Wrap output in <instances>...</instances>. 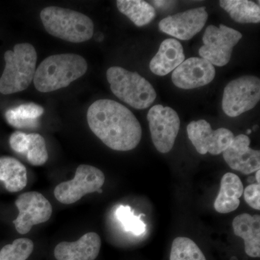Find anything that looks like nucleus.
I'll return each instance as SVG.
<instances>
[{
	"mask_svg": "<svg viewBox=\"0 0 260 260\" xmlns=\"http://www.w3.org/2000/svg\"><path fill=\"white\" fill-rule=\"evenodd\" d=\"M89 127L112 150L129 151L139 144L142 128L133 112L122 104L101 99L93 103L87 112Z\"/></svg>",
	"mask_w": 260,
	"mask_h": 260,
	"instance_id": "f257e3e1",
	"label": "nucleus"
},
{
	"mask_svg": "<svg viewBox=\"0 0 260 260\" xmlns=\"http://www.w3.org/2000/svg\"><path fill=\"white\" fill-rule=\"evenodd\" d=\"M88 63L83 56L75 54H54L42 61L36 70L34 86L42 93H49L66 88L83 77Z\"/></svg>",
	"mask_w": 260,
	"mask_h": 260,
	"instance_id": "f03ea898",
	"label": "nucleus"
},
{
	"mask_svg": "<svg viewBox=\"0 0 260 260\" xmlns=\"http://www.w3.org/2000/svg\"><path fill=\"white\" fill-rule=\"evenodd\" d=\"M5 68L0 78V93L9 95L26 90L37 70V53L28 43L18 44L5 53Z\"/></svg>",
	"mask_w": 260,
	"mask_h": 260,
	"instance_id": "7ed1b4c3",
	"label": "nucleus"
},
{
	"mask_svg": "<svg viewBox=\"0 0 260 260\" xmlns=\"http://www.w3.org/2000/svg\"><path fill=\"white\" fill-rule=\"evenodd\" d=\"M40 18L50 35L66 42L83 43L93 37V21L79 12L59 7H48L42 10Z\"/></svg>",
	"mask_w": 260,
	"mask_h": 260,
	"instance_id": "20e7f679",
	"label": "nucleus"
},
{
	"mask_svg": "<svg viewBox=\"0 0 260 260\" xmlns=\"http://www.w3.org/2000/svg\"><path fill=\"white\" fill-rule=\"evenodd\" d=\"M107 78L112 93L135 109H147L156 99L153 85L136 72L112 67L107 70Z\"/></svg>",
	"mask_w": 260,
	"mask_h": 260,
	"instance_id": "39448f33",
	"label": "nucleus"
},
{
	"mask_svg": "<svg viewBox=\"0 0 260 260\" xmlns=\"http://www.w3.org/2000/svg\"><path fill=\"white\" fill-rule=\"evenodd\" d=\"M260 99V80L252 75H246L228 83L224 89L222 109L230 117L251 110Z\"/></svg>",
	"mask_w": 260,
	"mask_h": 260,
	"instance_id": "423d86ee",
	"label": "nucleus"
},
{
	"mask_svg": "<svg viewBox=\"0 0 260 260\" xmlns=\"http://www.w3.org/2000/svg\"><path fill=\"white\" fill-rule=\"evenodd\" d=\"M242 38L240 32L223 24L219 27L209 25L203 35L204 45L200 48V56L213 65L225 66L230 61L233 49Z\"/></svg>",
	"mask_w": 260,
	"mask_h": 260,
	"instance_id": "0eeeda50",
	"label": "nucleus"
},
{
	"mask_svg": "<svg viewBox=\"0 0 260 260\" xmlns=\"http://www.w3.org/2000/svg\"><path fill=\"white\" fill-rule=\"evenodd\" d=\"M104 182L105 175L100 169L93 166L80 165L74 179L58 184L54 194L59 203L73 204L89 193H102Z\"/></svg>",
	"mask_w": 260,
	"mask_h": 260,
	"instance_id": "6e6552de",
	"label": "nucleus"
},
{
	"mask_svg": "<svg viewBox=\"0 0 260 260\" xmlns=\"http://www.w3.org/2000/svg\"><path fill=\"white\" fill-rule=\"evenodd\" d=\"M147 119L155 148L160 153H169L174 147L180 128L177 112L171 107L155 105L149 110Z\"/></svg>",
	"mask_w": 260,
	"mask_h": 260,
	"instance_id": "1a4fd4ad",
	"label": "nucleus"
},
{
	"mask_svg": "<svg viewBox=\"0 0 260 260\" xmlns=\"http://www.w3.org/2000/svg\"><path fill=\"white\" fill-rule=\"evenodd\" d=\"M15 205L19 213L13 223L20 234H28L34 225L48 221L52 214V206L49 200L37 191L19 195Z\"/></svg>",
	"mask_w": 260,
	"mask_h": 260,
	"instance_id": "9d476101",
	"label": "nucleus"
},
{
	"mask_svg": "<svg viewBox=\"0 0 260 260\" xmlns=\"http://www.w3.org/2000/svg\"><path fill=\"white\" fill-rule=\"evenodd\" d=\"M187 134L197 151L202 155L223 153L234 138L231 130L225 128L213 130L205 119L191 121L187 125Z\"/></svg>",
	"mask_w": 260,
	"mask_h": 260,
	"instance_id": "9b49d317",
	"label": "nucleus"
},
{
	"mask_svg": "<svg viewBox=\"0 0 260 260\" xmlns=\"http://www.w3.org/2000/svg\"><path fill=\"white\" fill-rule=\"evenodd\" d=\"M208 18L206 8L201 7L169 15L160 20L158 27L160 31L173 37L189 40L204 28Z\"/></svg>",
	"mask_w": 260,
	"mask_h": 260,
	"instance_id": "f8f14e48",
	"label": "nucleus"
},
{
	"mask_svg": "<svg viewBox=\"0 0 260 260\" xmlns=\"http://www.w3.org/2000/svg\"><path fill=\"white\" fill-rule=\"evenodd\" d=\"M215 77V69L211 63L201 57H191L174 70L172 79L178 88L191 90L208 85Z\"/></svg>",
	"mask_w": 260,
	"mask_h": 260,
	"instance_id": "ddd939ff",
	"label": "nucleus"
},
{
	"mask_svg": "<svg viewBox=\"0 0 260 260\" xmlns=\"http://www.w3.org/2000/svg\"><path fill=\"white\" fill-rule=\"evenodd\" d=\"M250 139L245 135L234 137L232 143L223 153V158L233 170L250 174L259 170V150L251 149Z\"/></svg>",
	"mask_w": 260,
	"mask_h": 260,
	"instance_id": "4468645a",
	"label": "nucleus"
},
{
	"mask_svg": "<svg viewBox=\"0 0 260 260\" xmlns=\"http://www.w3.org/2000/svg\"><path fill=\"white\" fill-rule=\"evenodd\" d=\"M102 240L96 233H87L76 242H62L54 249L57 260H95L99 256Z\"/></svg>",
	"mask_w": 260,
	"mask_h": 260,
	"instance_id": "2eb2a0df",
	"label": "nucleus"
},
{
	"mask_svg": "<svg viewBox=\"0 0 260 260\" xmlns=\"http://www.w3.org/2000/svg\"><path fill=\"white\" fill-rule=\"evenodd\" d=\"M185 60L181 43L175 39H167L160 44L157 54L150 62L153 74L165 76L174 71Z\"/></svg>",
	"mask_w": 260,
	"mask_h": 260,
	"instance_id": "dca6fc26",
	"label": "nucleus"
},
{
	"mask_svg": "<svg viewBox=\"0 0 260 260\" xmlns=\"http://www.w3.org/2000/svg\"><path fill=\"white\" fill-rule=\"evenodd\" d=\"M235 235L244 239L245 251L251 257L260 256V216L243 213L233 220Z\"/></svg>",
	"mask_w": 260,
	"mask_h": 260,
	"instance_id": "f3484780",
	"label": "nucleus"
},
{
	"mask_svg": "<svg viewBox=\"0 0 260 260\" xmlns=\"http://www.w3.org/2000/svg\"><path fill=\"white\" fill-rule=\"evenodd\" d=\"M244 192L240 178L233 173H226L222 177L220 189L214 203V208L219 213H229L237 209Z\"/></svg>",
	"mask_w": 260,
	"mask_h": 260,
	"instance_id": "a211bd4d",
	"label": "nucleus"
},
{
	"mask_svg": "<svg viewBox=\"0 0 260 260\" xmlns=\"http://www.w3.org/2000/svg\"><path fill=\"white\" fill-rule=\"evenodd\" d=\"M0 181L10 192H18L27 185V170L25 166L16 158L0 157Z\"/></svg>",
	"mask_w": 260,
	"mask_h": 260,
	"instance_id": "6ab92c4d",
	"label": "nucleus"
},
{
	"mask_svg": "<svg viewBox=\"0 0 260 260\" xmlns=\"http://www.w3.org/2000/svg\"><path fill=\"white\" fill-rule=\"evenodd\" d=\"M44 108L35 103H27L8 109L6 120L18 129H34L39 126V118L44 114Z\"/></svg>",
	"mask_w": 260,
	"mask_h": 260,
	"instance_id": "aec40b11",
	"label": "nucleus"
},
{
	"mask_svg": "<svg viewBox=\"0 0 260 260\" xmlns=\"http://www.w3.org/2000/svg\"><path fill=\"white\" fill-rule=\"evenodd\" d=\"M220 5L237 23H259L260 8L254 2L248 0H221Z\"/></svg>",
	"mask_w": 260,
	"mask_h": 260,
	"instance_id": "412c9836",
	"label": "nucleus"
},
{
	"mask_svg": "<svg viewBox=\"0 0 260 260\" xmlns=\"http://www.w3.org/2000/svg\"><path fill=\"white\" fill-rule=\"evenodd\" d=\"M116 6L138 27L148 25L155 17L153 7L142 0H118Z\"/></svg>",
	"mask_w": 260,
	"mask_h": 260,
	"instance_id": "4be33fe9",
	"label": "nucleus"
},
{
	"mask_svg": "<svg viewBox=\"0 0 260 260\" xmlns=\"http://www.w3.org/2000/svg\"><path fill=\"white\" fill-rule=\"evenodd\" d=\"M170 260H206V258L194 241L180 237L172 243Z\"/></svg>",
	"mask_w": 260,
	"mask_h": 260,
	"instance_id": "5701e85b",
	"label": "nucleus"
},
{
	"mask_svg": "<svg viewBox=\"0 0 260 260\" xmlns=\"http://www.w3.org/2000/svg\"><path fill=\"white\" fill-rule=\"evenodd\" d=\"M25 158L32 166H42L47 161L49 155L46 141L38 133L28 134V143L25 153Z\"/></svg>",
	"mask_w": 260,
	"mask_h": 260,
	"instance_id": "b1692460",
	"label": "nucleus"
},
{
	"mask_svg": "<svg viewBox=\"0 0 260 260\" xmlns=\"http://www.w3.org/2000/svg\"><path fill=\"white\" fill-rule=\"evenodd\" d=\"M144 214L135 215L134 210L128 205H120L116 210V216L124 230L126 232H131L135 236H140L146 231V225L142 220L141 217Z\"/></svg>",
	"mask_w": 260,
	"mask_h": 260,
	"instance_id": "393cba45",
	"label": "nucleus"
},
{
	"mask_svg": "<svg viewBox=\"0 0 260 260\" xmlns=\"http://www.w3.org/2000/svg\"><path fill=\"white\" fill-rule=\"evenodd\" d=\"M34 244L26 238L18 239L0 251V260H26L34 251Z\"/></svg>",
	"mask_w": 260,
	"mask_h": 260,
	"instance_id": "a878e982",
	"label": "nucleus"
},
{
	"mask_svg": "<svg viewBox=\"0 0 260 260\" xmlns=\"http://www.w3.org/2000/svg\"><path fill=\"white\" fill-rule=\"evenodd\" d=\"M9 143L13 151L20 155H25L28 143V134L21 131H15L10 135Z\"/></svg>",
	"mask_w": 260,
	"mask_h": 260,
	"instance_id": "bb28decb",
	"label": "nucleus"
},
{
	"mask_svg": "<svg viewBox=\"0 0 260 260\" xmlns=\"http://www.w3.org/2000/svg\"><path fill=\"white\" fill-rule=\"evenodd\" d=\"M244 200L249 206L254 209L260 210V186L251 184L244 189Z\"/></svg>",
	"mask_w": 260,
	"mask_h": 260,
	"instance_id": "cd10ccee",
	"label": "nucleus"
},
{
	"mask_svg": "<svg viewBox=\"0 0 260 260\" xmlns=\"http://www.w3.org/2000/svg\"><path fill=\"white\" fill-rule=\"evenodd\" d=\"M173 2L169 1H153V4L157 7V8H166V7L172 5Z\"/></svg>",
	"mask_w": 260,
	"mask_h": 260,
	"instance_id": "c85d7f7f",
	"label": "nucleus"
},
{
	"mask_svg": "<svg viewBox=\"0 0 260 260\" xmlns=\"http://www.w3.org/2000/svg\"><path fill=\"white\" fill-rule=\"evenodd\" d=\"M260 171L258 170L256 172V180L257 181V184H259L260 178H259Z\"/></svg>",
	"mask_w": 260,
	"mask_h": 260,
	"instance_id": "c756f323",
	"label": "nucleus"
},
{
	"mask_svg": "<svg viewBox=\"0 0 260 260\" xmlns=\"http://www.w3.org/2000/svg\"><path fill=\"white\" fill-rule=\"evenodd\" d=\"M250 133H251V130L250 129H248L247 134H250Z\"/></svg>",
	"mask_w": 260,
	"mask_h": 260,
	"instance_id": "7c9ffc66",
	"label": "nucleus"
}]
</instances>
